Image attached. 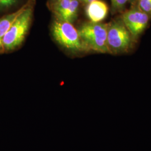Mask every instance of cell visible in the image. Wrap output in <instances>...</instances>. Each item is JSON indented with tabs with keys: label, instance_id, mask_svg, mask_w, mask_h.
Returning <instances> with one entry per match:
<instances>
[{
	"label": "cell",
	"instance_id": "6da1fadb",
	"mask_svg": "<svg viewBox=\"0 0 151 151\" xmlns=\"http://www.w3.org/2000/svg\"><path fill=\"white\" fill-rule=\"evenodd\" d=\"M50 30L54 40L65 50L73 53L87 51L78 29L70 22L55 19Z\"/></svg>",
	"mask_w": 151,
	"mask_h": 151
},
{
	"label": "cell",
	"instance_id": "7a4b0ae2",
	"mask_svg": "<svg viewBox=\"0 0 151 151\" xmlns=\"http://www.w3.org/2000/svg\"><path fill=\"white\" fill-rule=\"evenodd\" d=\"M108 24L87 22L78 31L87 50L101 53H110L107 43Z\"/></svg>",
	"mask_w": 151,
	"mask_h": 151
},
{
	"label": "cell",
	"instance_id": "3957f363",
	"mask_svg": "<svg viewBox=\"0 0 151 151\" xmlns=\"http://www.w3.org/2000/svg\"><path fill=\"white\" fill-rule=\"evenodd\" d=\"M33 5L32 1L17 17L2 40V50L10 51L18 48L25 40L32 22Z\"/></svg>",
	"mask_w": 151,
	"mask_h": 151
},
{
	"label": "cell",
	"instance_id": "277c9868",
	"mask_svg": "<svg viewBox=\"0 0 151 151\" xmlns=\"http://www.w3.org/2000/svg\"><path fill=\"white\" fill-rule=\"evenodd\" d=\"M133 37L121 20L108 24L107 43L111 53L127 52L130 48Z\"/></svg>",
	"mask_w": 151,
	"mask_h": 151
},
{
	"label": "cell",
	"instance_id": "5b68a950",
	"mask_svg": "<svg viewBox=\"0 0 151 151\" xmlns=\"http://www.w3.org/2000/svg\"><path fill=\"white\" fill-rule=\"evenodd\" d=\"M149 16L138 7L124 12L122 20L128 29L133 38H138L145 30L150 20Z\"/></svg>",
	"mask_w": 151,
	"mask_h": 151
},
{
	"label": "cell",
	"instance_id": "8992f818",
	"mask_svg": "<svg viewBox=\"0 0 151 151\" xmlns=\"http://www.w3.org/2000/svg\"><path fill=\"white\" fill-rule=\"evenodd\" d=\"M86 14L92 22H101L108 15L109 8L107 4L101 0H95L88 4Z\"/></svg>",
	"mask_w": 151,
	"mask_h": 151
},
{
	"label": "cell",
	"instance_id": "52a82bcc",
	"mask_svg": "<svg viewBox=\"0 0 151 151\" xmlns=\"http://www.w3.org/2000/svg\"><path fill=\"white\" fill-rule=\"evenodd\" d=\"M31 2V1H28L27 4L22 6L17 11L0 18V50H2V39L9 30L14 22L16 21L17 17L25 11Z\"/></svg>",
	"mask_w": 151,
	"mask_h": 151
},
{
	"label": "cell",
	"instance_id": "ba28073f",
	"mask_svg": "<svg viewBox=\"0 0 151 151\" xmlns=\"http://www.w3.org/2000/svg\"><path fill=\"white\" fill-rule=\"evenodd\" d=\"M70 1L71 0H55L52 6V10L56 19L63 20L70 5Z\"/></svg>",
	"mask_w": 151,
	"mask_h": 151
},
{
	"label": "cell",
	"instance_id": "9c48e42d",
	"mask_svg": "<svg viewBox=\"0 0 151 151\" xmlns=\"http://www.w3.org/2000/svg\"><path fill=\"white\" fill-rule=\"evenodd\" d=\"M79 0H71L69 7L62 20L73 24L77 18L80 5Z\"/></svg>",
	"mask_w": 151,
	"mask_h": 151
},
{
	"label": "cell",
	"instance_id": "30bf717a",
	"mask_svg": "<svg viewBox=\"0 0 151 151\" xmlns=\"http://www.w3.org/2000/svg\"><path fill=\"white\" fill-rule=\"evenodd\" d=\"M138 7L151 16V0H138Z\"/></svg>",
	"mask_w": 151,
	"mask_h": 151
},
{
	"label": "cell",
	"instance_id": "8fae6325",
	"mask_svg": "<svg viewBox=\"0 0 151 151\" xmlns=\"http://www.w3.org/2000/svg\"><path fill=\"white\" fill-rule=\"evenodd\" d=\"M129 0H111L114 11H120L123 10Z\"/></svg>",
	"mask_w": 151,
	"mask_h": 151
},
{
	"label": "cell",
	"instance_id": "7c38bea8",
	"mask_svg": "<svg viewBox=\"0 0 151 151\" xmlns=\"http://www.w3.org/2000/svg\"><path fill=\"white\" fill-rule=\"evenodd\" d=\"M20 0H0V9H7L15 5Z\"/></svg>",
	"mask_w": 151,
	"mask_h": 151
},
{
	"label": "cell",
	"instance_id": "4fadbf2b",
	"mask_svg": "<svg viewBox=\"0 0 151 151\" xmlns=\"http://www.w3.org/2000/svg\"><path fill=\"white\" fill-rule=\"evenodd\" d=\"M79 1H80V2H83V3L86 4H89V3L91 2H93V1H94L95 0H79Z\"/></svg>",
	"mask_w": 151,
	"mask_h": 151
},
{
	"label": "cell",
	"instance_id": "5bb4252c",
	"mask_svg": "<svg viewBox=\"0 0 151 151\" xmlns=\"http://www.w3.org/2000/svg\"><path fill=\"white\" fill-rule=\"evenodd\" d=\"M130 2H132V3H133V2H134L136 1L137 0H130Z\"/></svg>",
	"mask_w": 151,
	"mask_h": 151
}]
</instances>
